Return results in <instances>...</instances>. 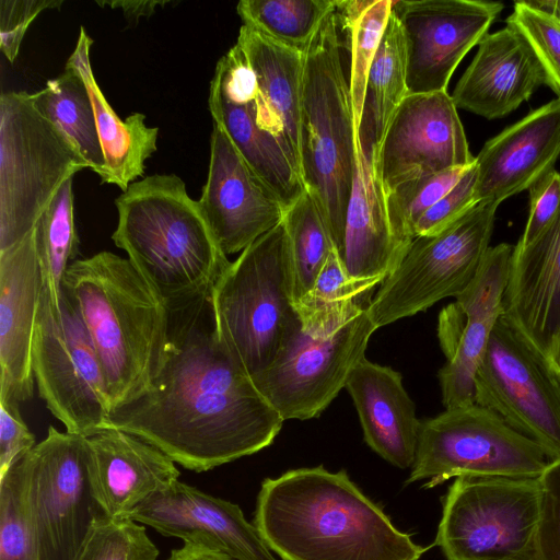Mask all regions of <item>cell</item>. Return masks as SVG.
Returning a JSON list of instances; mask_svg holds the SVG:
<instances>
[{"label": "cell", "instance_id": "obj_1", "mask_svg": "<svg viewBox=\"0 0 560 560\" xmlns=\"http://www.w3.org/2000/svg\"><path fill=\"white\" fill-rule=\"evenodd\" d=\"M210 293L167 303V338L150 386L110 411L176 464L207 471L269 446L284 420L221 343Z\"/></svg>", "mask_w": 560, "mask_h": 560}, {"label": "cell", "instance_id": "obj_2", "mask_svg": "<svg viewBox=\"0 0 560 560\" xmlns=\"http://www.w3.org/2000/svg\"><path fill=\"white\" fill-rule=\"evenodd\" d=\"M254 525L282 560H420L427 550L399 530L346 470L324 466L265 479Z\"/></svg>", "mask_w": 560, "mask_h": 560}, {"label": "cell", "instance_id": "obj_3", "mask_svg": "<svg viewBox=\"0 0 560 560\" xmlns=\"http://www.w3.org/2000/svg\"><path fill=\"white\" fill-rule=\"evenodd\" d=\"M61 288L92 340L110 411L133 400L161 364L167 303L128 258L107 250L72 261Z\"/></svg>", "mask_w": 560, "mask_h": 560}, {"label": "cell", "instance_id": "obj_4", "mask_svg": "<svg viewBox=\"0 0 560 560\" xmlns=\"http://www.w3.org/2000/svg\"><path fill=\"white\" fill-rule=\"evenodd\" d=\"M115 205L112 240L166 303L211 292L231 261L180 177L147 176Z\"/></svg>", "mask_w": 560, "mask_h": 560}, {"label": "cell", "instance_id": "obj_5", "mask_svg": "<svg viewBox=\"0 0 560 560\" xmlns=\"http://www.w3.org/2000/svg\"><path fill=\"white\" fill-rule=\"evenodd\" d=\"M345 48L334 10L304 51L300 104V173L325 221L334 249L343 234L358 144L349 78L342 63Z\"/></svg>", "mask_w": 560, "mask_h": 560}, {"label": "cell", "instance_id": "obj_6", "mask_svg": "<svg viewBox=\"0 0 560 560\" xmlns=\"http://www.w3.org/2000/svg\"><path fill=\"white\" fill-rule=\"evenodd\" d=\"M218 337L252 380L301 324L283 220L231 261L210 293Z\"/></svg>", "mask_w": 560, "mask_h": 560}, {"label": "cell", "instance_id": "obj_7", "mask_svg": "<svg viewBox=\"0 0 560 560\" xmlns=\"http://www.w3.org/2000/svg\"><path fill=\"white\" fill-rule=\"evenodd\" d=\"M88 168L32 94L0 95V252L22 241L61 186Z\"/></svg>", "mask_w": 560, "mask_h": 560}, {"label": "cell", "instance_id": "obj_8", "mask_svg": "<svg viewBox=\"0 0 560 560\" xmlns=\"http://www.w3.org/2000/svg\"><path fill=\"white\" fill-rule=\"evenodd\" d=\"M544 450L476 402L420 421L406 485L434 488L458 477L538 478L550 464Z\"/></svg>", "mask_w": 560, "mask_h": 560}, {"label": "cell", "instance_id": "obj_9", "mask_svg": "<svg viewBox=\"0 0 560 560\" xmlns=\"http://www.w3.org/2000/svg\"><path fill=\"white\" fill-rule=\"evenodd\" d=\"M538 478L458 477L442 500L435 545L447 560H503L535 549Z\"/></svg>", "mask_w": 560, "mask_h": 560}, {"label": "cell", "instance_id": "obj_10", "mask_svg": "<svg viewBox=\"0 0 560 560\" xmlns=\"http://www.w3.org/2000/svg\"><path fill=\"white\" fill-rule=\"evenodd\" d=\"M499 206L480 202L433 235L417 236L368 306L377 328L458 296L477 276L489 249Z\"/></svg>", "mask_w": 560, "mask_h": 560}, {"label": "cell", "instance_id": "obj_11", "mask_svg": "<svg viewBox=\"0 0 560 560\" xmlns=\"http://www.w3.org/2000/svg\"><path fill=\"white\" fill-rule=\"evenodd\" d=\"M32 371L39 397L66 432L86 438L107 427L110 406L100 362L81 317L63 293L56 312L42 288Z\"/></svg>", "mask_w": 560, "mask_h": 560}, {"label": "cell", "instance_id": "obj_12", "mask_svg": "<svg viewBox=\"0 0 560 560\" xmlns=\"http://www.w3.org/2000/svg\"><path fill=\"white\" fill-rule=\"evenodd\" d=\"M23 465L39 560H75L96 522L107 517L92 490L86 438L49 425Z\"/></svg>", "mask_w": 560, "mask_h": 560}, {"label": "cell", "instance_id": "obj_13", "mask_svg": "<svg viewBox=\"0 0 560 560\" xmlns=\"http://www.w3.org/2000/svg\"><path fill=\"white\" fill-rule=\"evenodd\" d=\"M368 306L326 332L311 334L300 324L284 339L271 364L253 378L284 421L318 417L346 387L377 329Z\"/></svg>", "mask_w": 560, "mask_h": 560}, {"label": "cell", "instance_id": "obj_14", "mask_svg": "<svg viewBox=\"0 0 560 560\" xmlns=\"http://www.w3.org/2000/svg\"><path fill=\"white\" fill-rule=\"evenodd\" d=\"M475 402L560 459V378L501 315L475 376Z\"/></svg>", "mask_w": 560, "mask_h": 560}, {"label": "cell", "instance_id": "obj_15", "mask_svg": "<svg viewBox=\"0 0 560 560\" xmlns=\"http://www.w3.org/2000/svg\"><path fill=\"white\" fill-rule=\"evenodd\" d=\"M503 8L483 0L393 1L405 40L408 94L447 91L459 62Z\"/></svg>", "mask_w": 560, "mask_h": 560}, {"label": "cell", "instance_id": "obj_16", "mask_svg": "<svg viewBox=\"0 0 560 560\" xmlns=\"http://www.w3.org/2000/svg\"><path fill=\"white\" fill-rule=\"evenodd\" d=\"M457 107L447 91L408 94L393 115L374 159L384 194L422 176L470 166Z\"/></svg>", "mask_w": 560, "mask_h": 560}, {"label": "cell", "instance_id": "obj_17", "mask_svg": "<svg viewBox=\"0 0 560 560\" xmlns=\"http://www.w3.org/2000/svg\"><path fill=\"white\" fill-rule=\"evenodd\" d=\"M513 249L506 243L489 247L472 282L439 315L438 338L446 363L438 376L445 409L475 402V376L502 315Z\"/></svg>", "mask_w": 560, "mask_h": 560}, {"label": "cell", "instance_id": "obj_18", "mask_svg": "<svg viewBox=\"0 0 560 560\" xmlns=\"http://www.w3.org/2000/svg\"><path fill=\"white\" fill-rule=\"evenodd\" d=\"M208 105L213 124L285 210L291 207L306 191L300 168L282 142L258 122L255 74L237 43L217 63Z\"/></svg>", "mask_w": 560, "mask_h": 560}, {"label": "cell", "instance_id": "obj_19", "mask_svg": "<svg viewBox=\"0 0 560 560\" xmlns=\"http://www.w3.org/2000/svg\"><path fill=\"white\" fill-rule=\"evenodd\" d=\"M199 207L219 246L228 255L243 252L277 226L285 208L213 124L210 161Z\"/></svg>", "mask_w": 560, "mask_h": 560}, {"label": "cell", "instance_id": "obj_20", "mask_svg": "<svg viewBox=\"0 0 560 560\" xmlns=\"http://www.w3.org/2000/svg\"><path fill=\"white\" fill-rule=\"evenodd\" d=\"M130 518L234 560H278L237 504L179 480L143 502Z\"/></svg>", "mask_w": 560, "mask_h": 560}, {"label": "cell", "instance_id": "obj_21", "mask_svg": "<svg viewBox=\"0 0 560 560\" xmlns=\"http://www.w3.org/2000/svg\"><path fill=\"white\" fill-rule=\"evenodd\" d=\"M502 316L552 368L560 341V209L534 242L514 246Z\"/></svg>", "mask_w": 560, "mask_h": 560}, {"label": "cell", "instance_id": "obj_22", "mask_svg": "<svg viewBox=\"0 0 560 560\" xmlns=\"http://www.w3.org/2000/svg\"><path fill=\"white\" fill-rule=\"evenodd\" d=\"M560 158V97L489 139L476 156L478 203L500 205L553 171Z\"/></svg>", "mask_w": 560, "mask_h": 560}, {"label": "cell", "instance_id": "obj_23", "mask_svg": "<svg viewBox=\"0 0 560 560\" xmlns=\"http://www.w3.org/2000/svg\"><path fill=\"white\" fill-rule=\"evenodd\" d=\"M86 446L92 490L109 518H130L143 502L178 481L173 459L126 431L105 428L86 436Z\"/></svg>", "mask_w": 560, "mask_h": 560}, {"label": "cell", "instance_id": "obj_24", "mask_svg": "<svg viewBox=\"0 0 560 560\" xmlns=\"http://www.w3.org/2000/svg\"><path fill=\"white\" fill-rule=\"evenodd\" d=\"M42 295L35 230L0 252V398L33 397L32 345Z\"/></svg>", "mask_w": 560, "mask_h": 560}, {"label": "cell", "instance_id": "obj_25", "mask_svg": "<svg viewBox=\"0 0 560 560\" xmlns=\"http://www.w3.org/2000/svg\"><path fill=\"white\" fill-rule=\"evenodd\" d=\"M542 84L546 75L533 49L506 25L480 40L451 96L457 108L495 119L515 110Z\"/></svg>", "mask_w": 560, "mask_h": 560}, {"label": "cell", "instance_id": "obj_26", "mask_svg": "<svg viewBox=\"0 0 560 560\" xmlns=\"http://www.w3.org/2000/svg\"><path fill=\"white\" fill-rule=\"evenodd\" d=\"M345 388L355 406L370 448L395 467L411 468L421 420L416 416L401 374L364 357L352 370Z\"/></svg>", "mask_w": 560, "mask_h": 560}, {"label": "cell", "instance_id": "obj_27", "mask_svg": "<svg viewBox=\"0 0 560 560\" xmlns=\"http://www.w3.org/2000/svg\"><path fill=\"white\" fill-rule=\"evenodd\" d=\"M335 253L352 279L382 281L404 256L390 229L385 194L375 175L374 163L364 154L359 141L343 234Z\"/></svg>", "mask_w": 560, "mask_h": 560}, {"label": "cell", "instance_id": "obj_28", "mask_svg": "<svg viewBox=\"0 0 560 560\" xmlns=\"http://www.w3.org/2000/svg\"><path fill=\"white\" fill-rule=\"evenodd\" d=\"M236 43L255 74L259 125L282 142L299 165L304 51L245 24Z\"/></svg>", "mask_w": 560, "mask_h": 560}, {"label": "cell", "instance_id": "obj_29", "mask_svg": "<svg viewBox=\"0 0 560 560\" xmlns=\"http://www.w3.org/2000/svg\"><path fill=\"white\" fill-rule=\"evenodd\" d=\"M93 44L81 27L74 50L67 63L75 68L88 88L106 162V184L122 191L144 173L145 161L158 150L159 128L145 124V116L133 113L121 120L112 108L94 77L90 50Z\"/></svg>", "mask_w": 560, "mask_h": 560}, {"label": "cell", "instance_id": "obj_30", "mask_svg": "<svg viewBox=\"0 0 560 560\" xmlns=\"http://www.w3.org/2000/svg\"><path fill=\"white\" fill-rule=\"evenodd\" d=\"M407 95L405 40L399 21L390 11L368 74L358 127V141L371 161L374 162L387 126Z\"/></svg>", "mask_w": 560, "mask_h": 560}, {"label": "cell", "instance_id": "obj_31", "mask_svg": "<svg viewBox=\"0 0 560 560\" xmlns=\"http://www.w3.org/2000/svg\"><path fill=\"white\" fill-rule=\"evenodd\" d=\"M38 112L52 122L71 142L104 183L106 162L96 127L92 101L79 71L66 63L57 78L32 94Z\"/></svg>", "mask_w": 560, "mask_h": 560}, {"label": "cell", "instance_id": "obj_32", "mask_svg": "<svg viewBox=\"0 0 560 560\" xmlns=\"http://www.w3.org/2000/svg\"><path fill=\"white\" fill-rule=\"evenodd\" d=\"M382 282L376 279H352L334 250L313 287L295 303L302 328L311 334L335 329L368 306Z\"/></svg>", "mask_w": 560, "mask_h": 560}, {"label": "cell", "instance_id": "obj_33", "mask_svg": "<svg viewBox=\"0 0 560 560\" xmlns=\"http://www.w3.org/2000/svg\"><path fill=\"white\" fill-rule=\"evenodd\" d=\"M72 179L61 186L34 228L42 288L56 312L60 311L65 273L78 255Z\"/></svg>", "mask_w": 560, "mask_h": 560}, {"label": "cell", "instance_id": "obj_34", "mask_svg": "<svg viewBox=\"0 0 560 560\" xmlns=\"http://www.w3.org/2000/svg\"><path fill=\"white\" fill-rule=\"evenodd\" d=\"M336 0H242L243 24L289 47L305 51Z\"/></svg>", "mask_w": 560, "mask_h": 560}, {"label": "cell", "instance_id": "obj_35", "mask_svg": "<svg viewBox=\"0 0 560 560\" xmlns=\"http://www.w3.org/2000/svg\"><path fill=\"white\" fill-rule=\"evenodd\" d=\"M283 222L290 243L296 303L313 287L335 249L318 207L307 191L285 210Z\"/></svg>", "mask_w": 560, "mask_h": 560}, {"label": "cell", "instance_id": "obj_36", "mask_svg": "<svg viewBox=\"0 0 560 560\" xmlns=\"http://www.w3.org/2000/svg\"><path fill=\"white\" fill-rule=\"evenodd\" d=\"M470 166L415 178L385 194L390 229L404 254L415 238V228L420 218L457 184Z\"/></svg>", "mask_w": 560, "mask_h": 560}, {"label": "cell", "instance_id": "obj_37", "mask_svg": "<svg viewBox=\"0 0 560 560\" xmlns=\"http://www.w3.org/2000/svg\"><path fill=\"white\" fill-rule=\"evenodd\" d=\"M392 4L390 0H372L357 19L346 22L338 19L341 33L346 37V48L350 52L348 78L357 128L361 119L368 74L383 37Z\"/></svg>", "mask_w": 560, "mask_h": 560}, {"label": "cell", "instance_id": "obj_38", "mask_svg": "<svg viewBox=\"0 0 560 560\" xmlns=\"http://www.w3.org/2000/svg\"><path fill=\"white\" fill-rule=\"evenodd\" d=\"M0 560H39L26 503L23 456L0 477Z\"/></svg>", "mask_w": 560, "mask_h": 560}, {"label": "cell", "instance_id": "obj_39", "mask_svg": "<svg viewBox=\"0 0 560 560\" xmlns=\"http://www.w3.org/2000/svg\"><path fill=\"white\" fill-rule=\"evenodd\" d=\"M158 556L143 524L105 517L96 522L75 560H156Z\"/></svg>", "mask_w": 560, "mask_h": 560}, {"label": "cell", "instance_id": "obj_40", "mask_svg": "<svg viewBox=\"0 0 560 560\" xmlns=\"http://www.w3.org/2000/svg\"><path fill=\"white\" fill-rule=\"evenodd\" d=\"M506 25L528 43L545 72L546 85L560 97V22L524 0L514 3Z\"/></svg>", "mask_w": 560, "mask_h": 560}, {"label": "cell", "instance_id": "obj_41", "mask_svg": "<svg viewBox=\"0 0 560 560\" xmlns=\"http://www.w3.org/2000/svg\"><path fill=\"white\" fill-rule=\"evenodd\" d=\"M476 183L475 161L457 184L420 218L415 228V237L441 232L477 206Z\"/></svg>", "mask_w": 560, "mask_h": 560}, {"label": "cell", "instance_id": "obj_42", "mask_svg": "<svg viewBox=\"0 0 560 560\" xmlns=\"http://www.w3.org/2000/svg\"><path fill=\"white\" fill-rule=\"evenodd\" d=\"M540 481L542 503L535 548L541 560H560V459L550 462Z\"/></svg>", "mask_w": 560, "mask_h": 560}, {"label": "cell", "instance_id": "obj_43", "mask_svg": "<svg viewBox=\"0 0 560 560\" xmlns=\"http://www.w3.org/2000/svg\"><path fill=\"white\" fill-rule=\"evenodd\" d=\"M59 0H1L0 48L9 62L16 59L26 31L44 10L58 9Z\"/></svg>", "mask_w": 560, "mask_h": 560}, {"label": "cell", "instance_id": "obj_44", "mask_svg": "<svg viewBox=\"0 0 560 560\" xmlns=\"http://www.w3.org/2000/svg\"><path fill=\"white\" fill-rule=\"evenodd\" d=\"M529 214L516 246L534 242L553 221L560 209V173L551 171L529 189Z\"/></svg>", "mask_w": 560, "mask_h": 560}, {"label": "cell", "instance_id": "obj_45", "mask_svg": "<svg viewBox=\"0 0 560 560\" xmlns=\"http://www.w3.org/2000/svg\"><path fill=\"white\" fill-rule=\"evenodd\" d=\"M19 402L0 398V477L37 444Z\"/></svg>", "mask_w": 560, "mask_h": 560}, {"label": "cell", "instance_id": "obj_46", "mask_svg": "<svg viewBox=\"0 0 560 560\" xmlns=\"http://www.w3.org/2000/svg\"><path fill=\"white\" fill-rule=\"evenodd\" d=\"M96 3L101 7L108 5L112 9H120L126 19L129 22H136L141 18H149L154 12L159 5H165L168 1H160V0H138V1H127V0H114V1H96Z\"/></svg>", "mask_w": 560, "mask_h": 560}, {"label": "cell", "instance_id": "obj_47", "mask_svg": "<svg viewBox=\"0 0 560 560\" xmlns=\"http://www.w3.org/2000/svg\"><path fill=\"white\" fill-rule=\"evenodd\" d=\"M167 560H234L233 558L203 546L185 542L174 549Z\"/></svg>", "mask_w": 560, "mask_h": 560}, {"label": "cell", "instance_id": "obj_48", "mask_svg": "<svg viewBox=\"0 0 560 560\" xmlns=\"http://www.w3.org/2000/svg\"><path fill=\"white\" fill-rule=\"evenodd\" d=\"M525 2L560 22V0H525Z\"/></svg>", "mask_w": 560, "mask_h": 560}, {"label": "cell", "instance_id": "obj_49", "mask_svg": "<svg viewBox=\"0 0 560 560\" xmlns=\"http://www.w3.org/2000/svg\"><path fill=\"white\" fill-rule=\"evenodd\" d=\"M503 560H541V559L535 548V549L524 552L522 555H518V556H515L512 558H508V559H503Z\"/></svg>", "mask_w": 560, "mask_h": 560}, {"label": "cell", "instance_id": "obj_50", "mask_svg": "<svg viewBox=\"0 0 560 560\" xmlns=\"http://www.w3.org/2000/svg\"><path fill=\"white\" fill-rule=\"evenodd\" d=\"M552 370L560 378V341H559L558 350H557V353H556V357H555V360L552 363Z\"/></svg>", "mask_w": 560, "mask_h": 560}]
</instances>
